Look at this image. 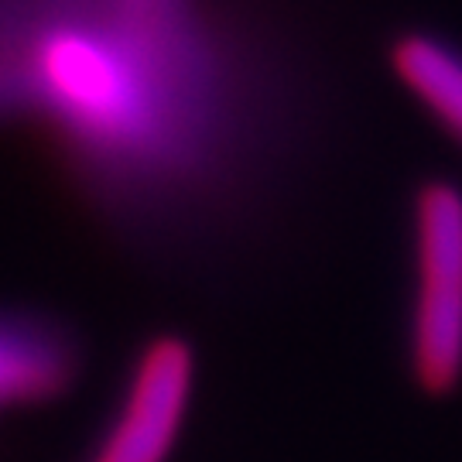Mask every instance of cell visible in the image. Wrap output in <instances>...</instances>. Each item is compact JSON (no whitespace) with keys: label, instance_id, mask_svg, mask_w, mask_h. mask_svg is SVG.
<instances>
[{"label":"cell","instance_id":"obj_1","mask_svg":"<svg viewBox=\"0 0 462 462\" xmlns=\"http://www.w3.org/2000/svg\"><path fill=\"white\" fill-rule=\"evenodd\" d=\"M0 134L127 244L179 250L244 206L274 120L219 0H0Z\"/></svg>","mask_w":462,"mask_h":462},{"label":"cell","instance_id":"obj_2","mask_svg":"<svg viewBox=\"0 0 462 462\" xmlns=\"http://www.w3.org/2000/svg\"><path fill=\"white\" fill-rule=\"evenodd\" d=\"M408 353L429 391L462 374V192L429 185L414 202V298Z\"/></svg>","mask_w":462,"mask_h":462},{"label":"cell","instance_id":"obj_3","mask_svg":"<svg viewBox=\"0 0 462 462\" xmlns=\"http://www.w3.org/2000/svg\"><path fill=\"white\" fill-rule=\"evenodd\" d=\"M196 360L179 336H158L137 353L89 462H168L192 401Z\"/></svg>","mask_w":462,"mask_h":462},{"label":"cell","instance_id":"obj_4","mask_svg":"<svg viewBox=\"0 0 462 462\" xmlns=\"http://www.w3.org/2000/svg\"><path fill=\"white\" fill-rule=\"evenodd\" d=\"M76 374L79 343L66 322L32 309H0V411L55 401Z\"/></svg>","mask_w":462,"mask_h":462},{"label":"cell","instance_id":"obj_5","mask_svg":"<svg viewBox=\"0 0 462 462\" xmlns=\"http://www.w3.org/2000/svg\"><path fill=\"white\" fill-rule=\"evenodd\" d=\"M397 72L448 137L462 144V49L439 38H404L397 45Z\"/></svg>","mask_w":462,"mask_h":462}]
</instances>
